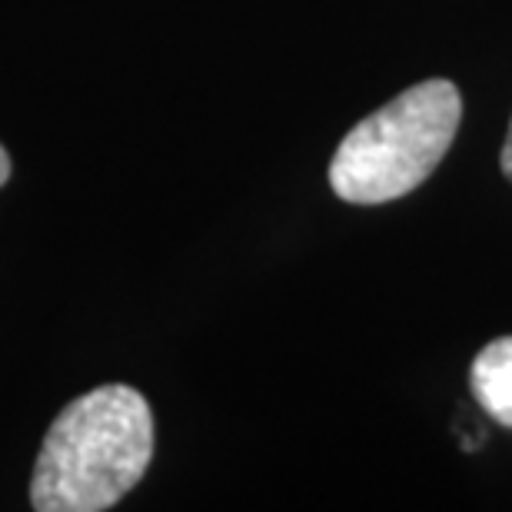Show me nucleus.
Returning <instances> with one entry per match:
<instances>
[{
	"label": "nucleus",
	"mask_w": 512,
	"mask_h": 512,
	"mask_svg": "<svg viewBox=\"0 0 512 512\" xmlns=\"http://www.w3.org/2000/svg\"><path fill=\"white\" fill-rule=\"evenodd\" d=\"M153 456V413L133 386H97L60 409L37 453L30 506L104 512L140 483Z\"/></svg>",
	"instance_id": "1"
},
{
	"label": "nucleus",
	"mask_w": 512,
	"mask_h": 512,
	"mask_svg": "<svg viewBox=\"0 0 512 512\" xmlns=\"http://www.w3.org/2000/svg\"><path fill=\"white\" fill-rule=\"evenodd\" d=\"M463 120L453 80H423L363 117L333 153L330 187L340 200L376 207L413 193L439 167Z\"/></svg>",
	"instance_id": "2"
},
{
	"label": "nucleus",
	"mask_w": 512,
	"mask_h": 512,
	"mask_svg": "<svg viewBox=\"0 0 512 512\" xmlns=\"http://www.w3.org/2000/svg\"><path fill=\"white\" fill-rule=\"evenodd\" d=\"M473 393L499 426H512V336L493 340L473 360Z\"/></svg>",
	"instance_id": "3"
},
{
	"label": "nucleus",
	"mask_w": 512,
	"mask_h": 512,
	"mask_svg": "<svg viewBox=\"0 0 512 512\" xmlns=\"http://www.w3.org/2000/svg\"><path fill=\"white\" fill-rule=\"evenodd\" d=\"M503 173L512 180V120H509V133H506V143H503Z\"/></svg>",
	"instance_id": "4"
},
{
	"label": "nucleus",
	"mask_w": 512,
	"mask_h": 512,
	"mask_svg": "<svg viewBox=\"0 0 512 512\" xmlns=\"http://www.w3.org/2000/svg\"><path fill=\"white\" fill-rule=\"evenodd\" d=\"M7 177H10V157H7V150L0 147V187L7 183Z\"/></svg>",
	"instance_id": "5"
}]
</instances>
